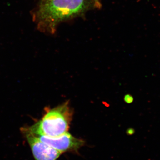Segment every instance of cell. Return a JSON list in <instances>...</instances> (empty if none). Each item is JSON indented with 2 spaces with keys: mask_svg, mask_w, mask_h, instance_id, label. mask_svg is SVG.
<instances>
[{
  "mask_svg": "<svg viewBox=\"0 0 160 160\" xmlns=\"http://www.w3.org/2000/svg\"><path fill=\"white\" fill-rule=\"evenodd\" d=\"M22 131L29 143L36 160H56L62 154V152L43 142L26 128H23Z\"/></svg>",
  "mask_w": 160,
  "mask_h": 160,
  "instance_id": "3",
  "label": "cell"
},
{
  "mask_svg": "<svg viewBox=\"0 0 160 160\" xmlns=\"http://www.w3.org/2000/svg\"><path fill=\"white\" fill-rule=\"evenodd\" d=\"M72 114L69 103L66 102L50 109L42 120L26 128L35 135L57 137L68 132Z\"/></svg>",
  "mask_w": 160,
  "mask_h": 160,
  "instance_id": "2",
  "label": "cell"
},
{
  "mask_svg": "<svg viewBox=\"0 0 160 160\" xmlns=\"http://www.w3.org/2000/svg\"><path fill=\"white\" fill-rule=\"evenodd\" d=\"M35 136L43 142L62 153L67 151H75L79 149L84 144L82 140L75 138L68 132L57 137H49L43 135Z\"/></svg>",
  "mask_w": 160,
  "mask_h": 160,
  "instance_id": "4",
  "label": "cell"
},
{
  "mask_svg": "<svg viewBox=\"0 0 160 160\" xmlns=\"http://www.w3.org/2000/svg\"><path fill=\"white\" fill-rule=\"evenodd\" d=\"M93 1L94 2L95 4L96 5V6H99L100 3L99 0H93Z\"/></svg>",
  "mask_w": 160,
  "mask_h": 160,
  "instance_id": "5",
  "label": "cell"
},
{
  "mask_svg": "<svg viewBox=\"0 0 160 160\" xmlns=\"http://www.w3.org/2000/svg\"><path fill=\"white\" fill-rule=\"evenodd\" d=\"M88 6V0H41L33 19L40 30L54 33L60 23L82 13Z\"/></svg>",
  "mask_w": 160,
  "mask_h": 160,
  "instance_id": "1",
  "label": "cell"
}]
</instances>
